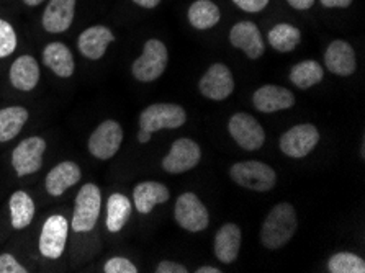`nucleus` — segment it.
<instances>
[{
	"instance_id": "1",
	"label": "nucleus",
	"mask_w": 365,
	"mask_h": 273,
	"mask_svg": "<svg viewBox=\"0 0 365 273\" xmlns=\"http://www.w3.org/2000/svg\"><path fill=\"white\" fill-rule=\"evenodd\" d=\"M298 227L297 211L290 203H277L269 211L261 226V244L269 250H277L289 244Z\"/></svg>"
},
{
	"instance_id": "2",
	"label": "nucleus",
	"mask_w": 365,
	"mask_h": 273,
	"mask_svg": "<svg viewBox=\"0 0 365 273\" xmlns=\"http://www.w3.org/2000/svg\"><path fill=\"white\" fill-rule=\"evenodd\" d=\"M231 180L251 192H270L277 185V174L272 167L261 160H242L231 165Z\"/></svg>"
},
{
	"instance_id": "3",
	"label": "nucleus",
	"mask_w": 365,
	"mask_h": 273,
	"mask_svg": "<svg viewBox=\"0 0 365 273\" xmlns=\"http://www.w3.org/2000/svg\"><path fill=\"white\" fill-rule=\"evenodd\" d=\"M169 64L168 46L156 38H151L143 46V53L131 66V74L140 82H154L164 74Z\"/></svg>"
},
{
	"instance_id": "4",
	"label": "nucleus",
	"mask_w": 365,
	"mask_h": 273,
	"mask_svg": "<svg viewBox=\"0 0 365 273\" xmlns=\"http://www.w3.org/2000/svg\"><path fill=\"white\" fill-rule=\"evenodd\" d=\"M102 210V192L96 183H86L77 193L71 227L76 232H88L97 226Z\"/></svg>"
},
{
	"instance_id": "5",
	"label": "nucleus",
	"mask_w": 365,
	"mask_h": 273,
	"mask_svg": "<svg viewBox=\"0 0 365 273\" xmlns=\"http://www.w3.org/2000/svg\"><path fill=\"white\" fill-rule=\"evenodd\" d=\"M185 123L187 111L177 103H153L140 115V130L151 135L161 130H177Z\"/></svg>"
},
{
	"instance_id": "6",
	"label": "nucleus",
	"mask_w": 365,
	"mask_h": 273,
	"mask_svg": "<svg viewBox=\"0 0 365 273\" xmlns=\"http://www.w3.org/2000/svg\"><path fill=\"white\" fill-rule=\"evenodd\" d=\"M174 218L182 230L189 232L205 231L210 225V213L195 193H182L175 202Z\"/></svg>"
},
{
	"instance_id": "7",
	"label": "nucleus",
	"mask_w": 365,
	"mask_h": 273,
	"mask_svg": "<svg viewBox=\"0 0 365 273\" xmlns=\"http://www.w3.org/2000/svg\"><path fill=\"white\" fill-rule=\"evenodd\" d=\"M123 144V128L115 120H105L88 138V153L98 160H108L117 155Z\"/></svg>"
},
{
	"instance_id": "8",
	"label": "nucleus",
	"mask_w": 365,
	"mask_h": 273,
	"mask_svg": "<svg viewBox=\"0 0 365 273\" xmlns=\"http://www.w3.org/2000/svg\"><path fill=\"white\" fill-rule=\"evenodd\" d=\"M319 143L318 128L312 123L295 125L280 136L279 146L287 158L303 159L313 153Z\"/></svg>"
},
{
	"instance_id": "9",
	"label": "nucleus",
	"mask_w": 365,
	"mask_h": 273,
	"mask_svg": "<svg viewBox=\"0 0 365 273\" xmlns=\"http://www.w3.org/2000/svg\"><path fill=\"white\" fill-rule=\"evenodd\" d=\"M202 160V149L198 143L190 138L175 139L170 146L169 153L163 159V169L168 174H185L192 169H195Z\"/></svg>"
},
{
	"instance_id": "10",
	"label": "nucleus",
	"mask_w": 365,
	"mask_h": 273,
	"mask_svg": "<svg viewBox=\"0 0 365 273\" xmlns=\"http://www.w3.org/2000/svg\"><path fill=\"white\" fill-rule=\"evenodd\" d=\"M228 131L235 143L245 150H257L264 146L265 131L262 125L246 111H237L228 121Z\"/></svg>"
},
{
	"instance_id": "11",
	"label": "nucleus",
	"mask_w": 365,
	"mask_h": 273,
	"mask_svg": "<svg viewBox=\"0 0 365 273\" xmlns=\"http://www.w3.org/2000/svg\"><path fill=\"white\" fill-rule=\"evenodd\" d=\"M198 91L208 100H226L235 92L233 72L223 63L212 64L198 82Z\"/></svg>"
},
{
	"instance_id": "12",
	"label": "nucleus",
	"mask_w": 365,
	"mask_h": 273,
	"mask_svg": "<svg viewBox=\"0 0 365 273\" xmlns=\"http://www.w3.org/2000/svg\"><path fill=\"white\" fill-rule=\"evenodd\" d=\"M46 141L40 136H30L21 141L12 153V165L19 177L36 174L43 167Z\"/></svg>"
},
{
	"instance_id": "13",
	"label": "nucleus",
	"mask_w": 365,
	"mask_h": 273,
	"mask_svg": "<svg viewBox=\"0 0 365 273\" xmlns=\"http://www.w3.org/2000/svg\"><path fill=\"white\" fill-rule=\"evenodd\" d=\"M69 222L64 216L53 215L44 221L40 234V252L43 257L56 260L63 255L68 242Z\"/></svg>"
},
{
	"instance_id": "14",
	"label": "nucleus",
	"mask_w": 365,
	"mask_h": 273,
	"mask_svg": "<svg viewBox=\"0 0 365 273\" xmlns=\"http://www.w3.org/2000/svg\"><path fill=\"white\" fill-rule=\"evenodd\" d=\"M230 43L236 49H241L249 59L256 61L262 58L265 53V44L262 33L254 21H237L230 30Z\"/></svg>"
},
{
	"instance_id": "15",
	"label": "nucleus",
	"mask_w": 365,
	"mask_h": 273,
	"mask_svg": "<svg viewBox=\"0 0 365 273\" xmlns=\"http://www.w3.org/2000/svg\"><path fill=\"white\" fill-rule=\"evenodd\" d=\"M324 66L331 74L351 77L357 69L356 49L344 40L331 41L324 51Z\"/></svg>"
},
{
	"instance_id": "16",
	"label": "nucleus",
	"mask_w": 365,
	"mask_h": 273,
	"mask_svg": "<svg viewBox=\"0 0 365 273\" xmlns=\"http://www.w3.org/2000/svg\"><path fill=\"white\" fill-rule=\"evenodd\" d=\"M252 103L261 113H277L282 110H290L295 105V96L289 88L267 83L252 93Z\"/></svg>"
},
{
	"instance_id": "17",
	"label": "nucleus",
	"mask_w": 365,
	"mask_h": 273,
	"mask_svg": "<svg viewBox=\"0 0 365 273\" xmlns=\"http://www.w3.org/2000/svg\"><path fill=\"white\" fill-rule=\"evenodd\" d=\"M115 41L113 31L108 26L93 25L81 33L77 40V48L81 54L91 61H97L103 58L107 53V48Z\"/></svg>"
},
{
	"instance_id": "18",
	"label": "nucleus",
	"mask_w": 365,
	"mask_h": 273,
	"mask_svg": "<svg viewBox=\"0 0 365 273\" xmlns=\"http://www.w3.org/2000/svg\"><path fill=\"white\" fill-rule=\"evenodd\" d=\"M77 0H49L44 9L41 24L48 33L68 31L74 21Z\"/></svg>"
},
{
	"instance_id": "19",
	"label": "nucleus",
	"mask_w": 365,
	"mask_h": 273,
	"mask_svg": "<svg viewBox=\"0 0 365 273\" xmlns=\"http://www.w3.org/2000/svg\"><path fill=\"white\" fill-rule=\"evenodd\" d=\"M81 177V167L73 163V160H64V163H59L48 172L46 180H44V187H46V192L51 195V197H61V195L68 192L71 187L79 183Z\"/></svg>"
},
{
	"instance_id": "20",
	"label": "nucleus",
	"mask_w": 365,
	"mask_h": 273,
	"mask_svg": "<svg viewBox=\"0 0 365 273\" xmlns=\"http://www.w3.org/2000/svg\"><path fill=\"white\" fill-rule=\"evenodd\" d=\"M169 198V188L161 182L146 180L138 183V185L133 188V203H135L138 213L141 215H149L158 205L165 203Z\"/></svg>"
},
{
	"instance_id": "21",
	"label": "nucleus",
	"mask_w": 365,
	"mask_h": 273,
	"mask_svg": "<svg viewBox=\"0 0 365 273\" xmlns=\"http://www.w3.org/2000/svg\"><path fill=\"white\" fill-rule=\"evenodd\" d=\"M241 241L242 234L240 226L235 225V222H226L218 230L217 236H215L213 242V250L217 259L221 264L230 265L237 259L241 249Z\"/></svg>"
},
{
	"instance_id": "22",
	"label": "nucleus",
	"mask_w": 365,
	"mask_h": 273,
	"mask_svg": "<svg viewBox=\"0 0 365 273\" xmlns=\"http://www.w3.org/2000/svg\"><path fill=\"white\" fill-rule=\"evenodd\" d=\"M10 83L21 92H30L40 82V64L33 56H20L10 66Z\"/></svg>"
},
{
	"instance_id": "23",
	"label": "nucleus",
	"mask_w": 365,
	"mask_h": 273,
	"mask_svg": "<svg viewBox=\"0 0 365 273\" xmlns=\"http://www.w3.org/2000/svg\"><path fill=\"white\" fill-rule=\"evenodd\" d=\"M43 64L49 71H53L58 77L69 79L76 71L74 56L64 43L54 41L49 43L43 51Z\"/></svg>"
},
{
	"instance_id": "24",
	"label": "nucleus",
	"mask_w": 365,
	"mask_h": 273,
	"mask_svg": "<svg viewBox=\"0 0 365 273\" xmlns=\"http://www.w3.org/2000/svg\"><path fill=\"white\" fill-rule=\"evenodd\" d=\"M187 19L195 30H210L220 24L221 10L212 0H195L189 7Z\"/></svg>"
},
{
	"instance_id": "25",
	"label": "nucleus",
	"mask_w": 365,
	"mask_h": 273,
	"mask_svg": "<svg viewBox=\"0 0 365 273\" xmlns=\"http://www.w3.org/2000/svg\"><path fill=\"white\" fill-rule=\"evenodd\" d=\"M133 211L130 198L123 193H112L107 202V220L105 226L110 232H118L128 222Z\"/></svg>"
},
{
	"instance_id": "26",
	"label": "nucleus",
	"mask_w": 365,
	"mask_h": 273,
	"mask_svg": "<svg viewBox=\"0 0 365 273\" xmlns=\"http://www.w3.org/2000/svg\"><path fill=\"white\" fill-rule=\"evenodd\" d=\"M289 79L293 86L302 88V91H308L318 83H322L324 79V69L323 66L313 59L300 61L290 69Z\"/></svg>"
},
{
	"instance_id": "27",
	"label": "nucleus",
	"mask_w": 365,
	"mask_h": 273,
	"mask_svg": "<svg viewBox=\"0 0 365 273\" xmlns=\"http://www.w3.org/2000/svg\"><path fill=\"white\" fill-rule=\"evenodd\" d=\"M10 222L15 230H25L31 225L33 218H35V202L29 193L24 190L15 192L10 197Z\"/></svg>"
},
{
	"instance_id": "28",
	"label": "nucleus",
	"mask_w": 365,
	"mask_h": 273,
	"mask_svg": "<svg viewBox=\"0 0 365 273\" xmlns=\"http://www.w3.org/2000/svg\"><path fill=\"white\" fill-rule=\"evenodd\" d=\"M29 110L24 107H7L0 110V143L15 139L29 121Z\"/></svg>"
},
{
	"instance_id": "29",
	"label": "nucleus",
	"mask_w": 365,
	"mask_h": 273,
	"mask_svg": "<svg viewBox=\"0 0 365 273\" xmlns=\"http://www.w3.org/2000/svg\"><path fill=\"white\" fill-rule=\"evenodd\" d=\"M267 41L275 51L292 53L302 41V31L292 24H277L270 28Z\"/></svg>"
},
{
	"instance_id": "30",
	"label": "nucleus",
	"mask_w": 365,
	"mask_h": 273,
	"mask_svg": "<svg viewBox=\"0 0 365 273\" xmlns=\"http://www.w3.org/2000/svg\"><path fill=\"white\" fill-rule=\"evenodd\" d=\"M329 273H365V262L352 252H337L328 260Z\"/></svg>"
},
{
	"instance_id": "31",
	"label": "nucleus",
	"mask_w": 365,
	"mask_h": 273,
	"mask_svg": "<svg viewBox=\"0 0 365 273\" xmlns=\"http://www.w3.org/2000/svg\"><path fill=\"white\" fill-rule=\"evenodd\" d=\"M19 38H16L15 28L0 19V58H9L16 49Z\"/></svg>"
},
{
	"instance_id": "32",
	"label": "nucleus",
	"mask_w": 365,
	"mask_h": 273,
	"mask_svg": "<svg viewBox=\"0 0 365 273\" xmlns=\"http://www.w3.org/2000/svg\"><path fill=\"white\" fill-rule=\"evenodd\" d=\"M105 273H136L138 269L131 260L126 257H113L103 265Z\"/></svg>"
},
{
	"instance_id": "33",
	"label": "nucleus",
	"mask_w": 365,
	"mask_h": 273,
	"mask_svg": "<svg viewBox=\"0 0 365 273\" xmlns=\"http://www.w3.org/2000/svg\"><path fill=\"white\" fill-rule=\"evenodd\" d=\"M29 270L16 260L12 254L0 255V273H26Z\"/></svg>"
},
{
	"instance_id": "34",
	"label": "nucleus",
	"mask_w": 365,
	"mask_h": 273,
	"mask_svg": "<svg viewBox=\"0 0 365 273\" xmlns=\"http://www.w3.org/2000/svg\"><path fill=\"white\" fill-rule=\"evenodd\" d=\"M270 0H233V4L237 9H241L242 12L247 14H259L267 7Z\"/></svg>"
},
{
	"instance_id": "35",
	"label": "nucleus",
	"mask_w": 365,
	"mask_h": 273,
	"mask_svg": "<svg viewBox=\"0 0 365 273\" xmlns=\"http://www.w3.org/2000/svg\"><path fill=\"white\" fill-rule=\"evenodd\" d=\"M156 272L158 273H187L185 265L179 264V262H173V260H163L159 262L158 267H156Z\"/></svg>"
},
{
	"instance_id": "36",
	"label": "nucleus",
	"mask_w": 365,
	"mask_h": 273,
	"mask_svg": "<svg viewBox=\"0 0 365 273\" xmlns=\"http://www.w3.org/2000/svg\"><path fill=\"white\" fill-rule=\"evenodd\" d=\"M354 0H319V4L326 9H347Z\"/></svg>"
},
{
	"instance_id": "37",
	"label": "nucleus",
	"mask_w": 365,
	"mask_h": 273,
	"mask_svg": "<svg viewBox=\"0 0 365 273\" xmlns=\"http://www.w3.org/2000/svg\"><path fill=\"white\" fill-rule=\"evenodd\" d=\"M317 0H287V4L295 10H309Z\"/></svg>"
},
{
	"instance_id": "38",
	"label": "nucleus",
	"mask_w": 365,
	"mask_h": 273,
	"mask_svg": "<svg viewBox=\"0 0 365 273\" xmlns=\"http://www.w3.org/2000/svg\"><path fill=\"white\" fill-rule=\"evenodd\" d=\"M163 0H133V4H136L138 7H141V9H148V10H151V9H156L159 4H161Z\"/></svg>"
},
{
	"instance_id": "39",
	"label": "nucleus",
	"mask_w": 365,
	"mask_h": 273,
	"mask_svg": "<svg viewBox=\"0 0 365 273\" xmlns=\"http://www.w3.org/2000/svg\"><path fill=\"white\" fill-rule=\"evenodd\" d=\"M195 272L197 273H221L223 270H220L217 267H212V265H203V267H198Z\"/></svg>"
},
{
	"instance_id": "40",
	"label": "nucleus",
	"mask_w": 365,
	"mask_h": 273,
	"mask_svg": "<svg viewBox=\"0 0 365 273\" xmlns=\"http://www.w3.org/2000/svg\"><path fill=\"white\" fill-rule=\"evenodd\" d=\"M138 141H140L141 144L149 143V141H151V133L140 130V133H138Z\"/></svg>"
},
{
	"instance_id": "41",
	"label": "nucleus",
	"mask_w": 365,
	"mask_h": 273,
	"mask_svg": "<svg viewBox=\"0 0 365 273\" xmlns=\"http://www.w3.org/2000/svg\"><path fill=\"white\" fill-rule=\"evenodd\" d=\"M44 0H24L25 5H29V7H36V5H41Z\"/></svg>"
}]
</instances>
